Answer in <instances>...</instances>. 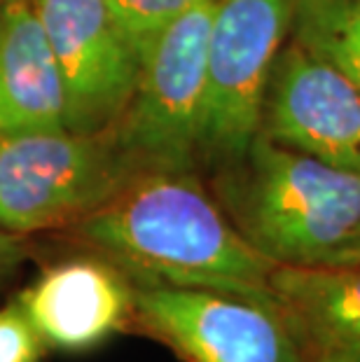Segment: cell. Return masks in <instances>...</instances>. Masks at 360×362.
Listing matches in <instances>:
<instances>
[{
    "mask_svg": "<svg viewBox=\"0 0 360 362\" xmlns=\"http://www.w3.org/2000/svg\"><path fill=\"white\" fill-rule=\"evenodd\" d=\"M68 232L134 285L204 288L277 306V264L236 232L197 168L134 173Z\"/></svg>",
    "mask_w": 360,
    "mask_h": 362,
    "instance_id": "cell-1",
    "label": "cell"
},
{
    "mask_svg": "<svg viewBox=\"0 0 360 362\" xmlns=\"http://www.w3.org/2000/svg\"><path fill=\"white\" fill-rule=\"evenodd\" d=\"M211 192L260 255L274 264H327L360 225V175L257 134L213 166Z\"/></svg>",
    "mask_w": 360,
    "mask_h": 362,
    "instance_id": "cell-2",
    "label": "cell"
},
{
    "mask_svg": "<svg viewBox=\"0 0 360 362\" xmlns=\"http://www.w3.org/2000/svg\"><path fill=\"white\" fill-rule=\"evenodd\" d=\"M132 175L110 129L0 136V229L24 238L68 229Z\"/></svg>",
    "mask_w": 360,
    "mask_h": 362,
    "instance_id": "cell-3",
    "label": "cell"
},
{
    "mask_svg": "<svg viewBox=\"0 0 360 362\" xmlns=\"http://www.w3.org/2000/svg\"><path fill=\"white\" fill-rule=\"evenodd\" d=\"M213 10L216 0H199L143 54L134 94L110 127L115 145L134 173L199 166Z\"/></svg>",
    "mask_w": 360,
    "mask_h": 362,
    "instance_id": "cell-4",
    "label": "cell"
},
{
    "mask_svg": "<svg viewBox=\"0 0 360 362\" xmlns=\"http://www.w3.org/2000/svg\"><path fill=\"white\" fill-rule=\"evenodd\" d=\"M293 10L295 0H216L199 161L218 166L239 157L260 134L265 89Z\"/></svg>",
    "mask_w": 360,
    "mask_h": 362,
    "instance_id": "cell-5",
    "label": "cell"
},
{
    "mask_svg": "<svg viewBox=\"0 0 360 362\" xmlns=\"http://www.w3.org/2000/svg\"><path fill=\"white\" fill-rule=\"evenodd\" d=\"M134 322L185 362H304L279 306L229 292L134 285Z\"/></svg>",
    "mask_w": 360,
    "mask_h": 362,
    "instance_id": "cell-6",
    "label": "cell"
},
{
    "mask_svg": "<svg viewBox=\"0 0 360 362\" xmlns=\"http://www.w3.org/2000/svg\"><path fill=\"white\" fill-rule=\"evenodd\" d=\"M66 84L71 131L110 129L134 94L143 49L105 0H33Z\"/></svg>",
    "mask_w": 360,
    "mask_h": 362,
    "instance_id": "cell-7",
    "label": "cell"
},
{
    "mask_svg": "<svg viewBox=\"0 0 360 362\" xmlns=\"http://www.w3.org/2000/svg\"><path fill=\"white\" fill-rule=\"evenodd\" d=\"M260 134L360 175V91L288 37L265 89Z\"/></svg>",
    "mask_w": 360,
    "mask_h": 362,
    "instance_id": "cell-8",
    "label": "cell"
},
{
    "mask_svg": "<svg viewBox=\"0 0 360 362\" xmlns=\"http://www.w3.org/2000/svg\"><path fill=\"white\" fill-rule=\"evenodd\" d=\"M17 304L47 349L87 353L134 320V285L91 252L47 267Z\"/></svg>",
    "mask_w": 360,
    "mask_h": 362,
    "instance_id": "cell-9",
    "label": "cell"
},
{
    "mask_svg": "<svg viewBox=\"0 0 360 362\" xmlns=\"http://www.w3.org/2000/svg\"><path fill=\"white\" fill-rule=\"evenodd\" d=\"M66 84L33 0L0 10V136L68 129Z\"/></svg>",
    "mask_w": 360,
    "mask_h": 362,
    "instance_id": "cell-10",
    "label": "cell"
},
{
    "mask_svg": "<svg viewBox=\"0 0 360 362\" xmlns=\"http://www.w3.org/2000/svg\"><path fill=\"white\" fill-rule=\"evenodd\" d=\"M269 285L304 353L360 362V262L277 264Z\"/></svg>",
    "mask_w": 360,
    "mask_h": 362,
    "instance_id": "cell-11",
    "label": "cell"
},
{
    "mask_svg": "<svg viewBox=\"0 0 360 362\" xmlns=\"http://www.w3.org/2000/svg\"><path fill=\"white\" fill-rule=\"evenodd\" d=\"M288 37L327 61L360 91V5L356 0H295Z\"/></svg>",
    "mask_w": 360,
    "mask_h": 362,
    "instance_id": "cell-12",
    "label": "cell"
},
{
    "mask_svg": "<svg viewBox=\"0 0 360 362\" xmlns=\"http://www.w3.org/2000/svg\"><path fill=\"white\" fill-rule=\"evenodd\" d=\"M105 3L145 54L148 45L199 0H105Z\"/></svg>",
    "mask_w": 360,
    "mask_h": 362,
    "instance_id": "cell-13",
    "label": "cell"
},
{
    "mask_svg": "<svg viewBox=\"0 0 360 362\" xmlns=\"http://www.w3.org/2000/svg\"><path fill=\"white\" fill-rule=\"evenodd\" d=\"M45 351L47 346L19 304L0 309V362H40Z\"/></svg>",
    "mask_w": 360,
    "mask_h": 362,
    "instance_id": "cell-14",
    "label": "cell"
},
{
    "mask_svg": "<svg viewBox=\"0 0 360 362\" xmlns=\"http://www.w3.org/2000/svg\"><path fill=\"white\" fill-rule=\"evenodd\" d=\"M26 255V238L0 229V288L17 274V269L24 264Z\"/></svg>",
    "mask_w": 360,
    "mask_h": 362,
    "instance_id": "cell-15",
    "label": "cell"
},
{
    "mask_svg": "<svg viewBox=\"0 0 360 362\" xmlns=\"http://www.w3.org/2000/svg\"><path fill=\"white\" fill-rule=\"evenodd\" d=\"M356 262H360V225L349 236V241L327 259V264H356Z\"/></svg>",
    "mask_w": 360,
    "mask_h": 362,
    "instance_id": "cell-16",
    "label": "cell"
},
{
    "mask_svg": "<svg viewBox=\"0 0 360 362\" xmlns=\"http://www.w3.org/2000/svg\"><path fill=\"white\" fill-rule=\"evenodd\" d=\"M313 362H349V360H342V358H330V356H316Z\"/></svg>",
    "mask_w": 360,
    "mask_h": 362,
    "instance_id": "cell-17",
    "label": "cell"
},
{
    "mask_svg": "<svg viewBox=\"0 0 360 362\" xmlns=\"http://www.w3.org/2000/svg\"><path fill=\"white\" fill-rule=\"evenodd\" d=\"M3 3H5V0H0V10H3Z\"/></svg>",
    "mask_w": 360,
    "mask_h": 362,
    "instance_id": "cell-18",
    "label": "cell"
},
{
    "mask_svg": "<svg viewBox=\"0 0 360 362\" xmlns=\"http://www.w3.org/2000/svg\"><path fill=\"white\" fill-rule=\"evenodd\" d=\"M356 3H358V5H360V0H356Z\"/></svg>",
    "mask_w": 360,
    "mask_h": 362,
    "instance_id": "cell-19",
    "label": "cell"
}]
</instances>
